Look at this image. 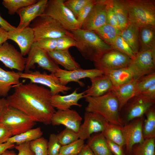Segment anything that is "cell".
Here are the masks:
<instances>
[{"mask_svg":"<svg viewBox=\"0 0 155 155\" xmlns=\"http://www.w3.org/2000/svg\"><path fill=\"white\" fill-rule=\"evenodd\" d=\"M13 86V92L6 98L8 106L21 111L35 122L51 124L56 111L50 102V90L30 82Z\"/></svg>","mask_w":155,"mask_h":155,"instance_id":"6da1fadb","label":"cell"},{"mask_svg":"<svg viewBox=\"0 0 155 155\" xmlns=\"http://www.w3.org/2000/svg\"><path fill=\"white\" fill-rule=\"evenodd\" d=\"M88 103L86 112L98 114L109 123L122 126L118 100L111 91L98 97H84Z\"/></svg>","mask_w":155,"mask_h":155,"instance_id":"7a4b0ae2","label":"cell"},{"mask_svg":"<svg viewBox=\"0 0 155 155\" xmlns=\"http://www.w3.org/2000/svg\"><path fill=\"white\" fill-rule=\"evenodd\" d=\"M71 32L79 43L77 49L86 59L94 62L104 51L112 48L93 31L79 28Z\"/></svg>","mask_w":155,"mask_h":155,"instance_id":"3957f363","label":"cell"},{"mask_svg":"<svg viewBox=\"0 0 155 155\" xmlns=\"http://www.w3.org/2000/svg\"><path fill=\"white\" fill-rule=\"evenodd\" d=\"M130 23L139 28L155 26V0H125Z\"/></svg>","mask_w":155,"mask_h":155,"instance_id":"277c9868","label":"cell"},{"mask_svg":"<svg viewBox=\"0 0 155 155\" xmlns=\"http://www.w3.org/2000/svg\"><path fill=\"white\" fill-rule=\"evenodd\" d=\"M30 27L34 32L35 42L44 38H58L64 36H74L71 32L65 29L56 20L44 14L34 19Z\"/></svg>","mask_w":155,"mask_h":155,"instance_id":"5b68a950","label":"cell"},{"mask_svg":"<svg viewBox=\"0 0 155 155\" xmlns=\"http://www.w3.org/2000/svg\"><path fill=\"white\" fill-rule=\"evenodd\" d=\"M64 1L48 0L44 14L51 17L69 31L80 28L77 18L65 5Z\"/></svg>","mask_w":155,"mask_h":155,"instance_id":"8992f818","label":"cell"},{"mask_svg":"<svg viewBox=\"0 0 155 155\" xmlns=\"http://www.w3.org/2000/svg\"><path fill=\"white\" fill-rule=\"evenodd\" d=\"M36 122L21 111L9 106L0 121V125L6 127L14 136L33 128Z\"/></svg>","mask_w":155,"mask_h":155,"instance_id":"52a82bcc","label":"cell"},{"mask_svg":"<svg viewBox=\"0 0 155 155\" xmlns=\"http://www.w3.org/2000/svg\"><path fill=\"white\" fill-rule=\"evenodd\" d=\"M155 100L139 95L130 99L120 112V117L122 125L137 118L143 117L146 112L154 106Z\"/></svg>","mask_w":155,"mask_h":155,"instance_id":"ba28073f","label":"cell"},{"mask_svg":"<svg viewBox=\"0 0 155 155\" xmlns=\"http://www.w3.org/2000/svg\"><path fill=\"white\" fill-rule=\"evenodd\" d=\"M27 55L26 58L24 72H28L31 69H34L35 64L51 73H55L60 68L49 57L48 53L41 48L36 42L33 44Z\"/></svg>","mask_w":155,"mask_h":155,"instance_id":"9c48e42d","label":"cell"},{"mask_svg":"<svg viewBox=\"0 0 155 155\" xmlns=\"http://www.w3.org/2000/svg\"><path fill=\"white\" fill-rule=\"evenodd\" d=\"M131 61L129 57L112 48L103 52L94 63L95 68L103 72L128 67Z\"/></svg>","mask_w":155,"mask_h":155,"instance_id":"30bf717a","label":"cell"},{"mask_svg":"<svg viewBox=\"0 0 155 155\" xmlns=\"http://www.w3.org/2000/svg\"><path fill=\"white\" fill-rule=\"evenodd\" d=\"M18 72L20 78L28 79L30 80V82L42 84L48 87L50 89L52 96L60 92L65 94L71 89L70 87L62 85L54 73L47 74L45 72L41 73L38 71H30L27 73Z\"/></svg>","mask_w":155,"mask_h":155,"instance_id":"8fae6325","label":"cell"},{"mask_svg":"<svg viewBox=\"0 0 155 155\" xmlns=\"http://www.w3.org/2000/svg\"><path fill=\"white\" fill-rule=\"evenodd\" d=\"M128 67L136 79L155 72V49L139 51Z\"/></svg>","mask_w":155,"mask_h":155,"instance_id":"7c38bea8","label":"cell"},{"mask_svg":"<svg viewBox=\"0 0 155 155\" xmlns=\"http://www.w3.org/2000/svg\"><path fill=\"white\" fill-rule=\"evenodd\" d=\"M109 123L99 114L93 112H85L83 123L77 133L79 138L88 139L93 134L102 133Z\"/></svg>","mask_w":155,"mask_h":155,"instance_id":"4fadbf2b","label":"cell"},{"mask_svg":"<svg viewBox=\"0 0 155 155\" xmlns=\"http://www.w3.org/2000/svg\"><path fill=\"white\" fill-rule=\"evenodd\" d=\"M144 117L135 119L121 127L124 137L125 152L127 155H130L133 147L144 140L142 126Z\"/></svg>","mask_w":155,"mask_h":155,"instance_id":"5bb4252c","label":"cell"},{"mask_svg":"<svg viewBox=\"0 0 155 155\" xmlns=\"http://www.w3.org/2000/svg\"><path fill=\"white\" fill-rule=\"evenodd\" d=\"M0 61L11 69H15L22 72L24 70L26 58L7 41L0 44Z\"/></svg>","mask_w":155,"mask_h":155,"instance_id":"9a60e30c","label":"cell"},{"mask_svg":"<svg viewBox=\"0 0 155 155\" xmlns=\"http://www.w3.org/2000/svg\"><path fill=\"white\" fill-rule=\"evenodd\" d=\"M108 0H96L80 29L94 31L106 23Z\"/></svg>","mask_w":155,"mask_h":155,"instance_id":"2e32d148","label":"cell"},{"mask_svg":"<svg viewBox=\"0 0 155 155\" xmlns=\"http://www.w3.org/2000/svg\"><path fill=\"white\" fill-rule=\"evenodd\" d=\"M59 79L61 84L66 86L69 83L76 82L81 87L84 86V83L80 81L82 79L92 78L104 74L103 72L96 68L83 69L82 68L73 70H67L60 68L54 73Z\"/></svg>","mask_w":155,"mask_h":155,"instance_id":"e0dca14e","label":"cell"},{"mask_svg":"<svg viewBox=\"0 0 155 155\" xmlns=\"http://www.w3.org/2000/svg\"><path fill=\"white\" fill-rule=\"evenodd\" d=\"M82 118L75 110H58L53 114L51 119L53 125H63L66 127L78 133L81 124Z\"/></svg>","mask_w":155,"mask_h":155,"instance_id":"ac0fdd59","label":"cell"},{"mask_svg":"<svg viewBox=\"0 0 155 155\" xmlns=\"http://www.w3.org/2000/svg\"><path fill=\"white\" fill-rule=\"evenodd\" d=\"M48 0H38L35 3L19 9L17 13L20 18V21L16 27L20 30L29 26L36 17L44 14Z\"/></svg>","mask_w":155,"mask_h":155,"instance_id":"d6986e66","label":"cell"},{"mask_svg":"<svg viewBox=\"0 0 155 155\" xmlns=\"http://www.w3.org/2000/svg\"><path fill=\"white\" fill-rule=\"evenodd\" d=\"M8 39L11 40L18 45L23 56L27 55L35 42L34 32L30 26L20 30L8 32Z\"/></svg>","mask_w":155,"mask_h":155,"instance_id":"ffe728a7","label":"cell"},{"mask_svg":"<svg viewBox=\"0 0 155 155\" xmlns=\"http://www.w3.org/2000/svg\"><path fill=\"white\" fill-rule=\"evenodd\" d=\"M78 90L76 88L72 93L66 95L57 94L52 96L50 99L52 105L58 110L62 111L68 110L73 106L81 107L82 105L78 102L80 99L84 98V92L78 93Z\"/></svg>","mask_w":155,"mask_h":155,"instance_id":"44dd1931","label":"cell"},{"mask_svg":"<svg viewBox=\"0 0 155 155\" xmlns=\"http://www.w3.org/2000/svg\"><path fill=\"white\" fill-rule=\"evenodd\" d=\"M90 79L91 84L84 91V98L100 96L111 91L113 87L109 78L104 74Z\"/></svg>","mask_w":155,"mask_h":155,"instance_id":"7402d4cb","label":"cell"},{"mask_svg":"<svg viewBox=\"0 0 155 155\" xmlns=\"http://www.w3.org/2000/svg\"><path fill=\"white\" fill-rule=\"evenodd\" d=\"M137 80L134 78L125 84L113 87L111 90V91L118 100L120 112L128 101L135 96Z\"/></svg>","mask_w":155,"mask_h":155,"instance_id":"603a6c76","label":"cell"},{"mask_svg":"<svg viewBox=\"0 0 155 155\" xmlns=\"http://www.w3.org/2000/svg\"><path fill=\"white\" fill-rule=\"evenodd\" d=\"M52 60L66 70H73L82 68L70 54L69 50H55L47 52Z\"/></svg>","mask_w":155,"mask_h":155,"instance_id":"cb8c5ba5","label":"cell"},{"mask_svg":"<svg viewBox=\"0 0 155 155\" xmlns=\"http://www.w3.org/2000/svg\"><path fill=\"white\" fill-rule=\"evenodd\" d=\"M18 72L6 71L0 67V96L5 98L11 88L21 83Z\"/></svg>","mask_w":155,"mask_h":155,"instance_id":"d4e9b609","label":"cell"},{"mask_svg":"<svg viewBox=\"0 0 155 155\" xmlns=\"http://www.w3.org/2000/svg\"><path fill=\"white\" fill-rule=\"evenodd\" d=\"M88 140L87 144L95 155H113L102 133H94Z\"/></svg>","mask_w":155,"mask_h":155,"instance_id":"484cf974","label":"cell"},{"mask_svg":"<svg viewBox=\"0 0 155 155\" xmlns=\"http://www.w3.org/2000/svg\"><path fill=\"white\" fill-rule=\"evenodd\" d=\"M111 81L113 87L127 83L134 79L133 73L129 67L103 72Z\"/></svg>","mask_w":155,"mask_h":155,"instance_id":"4316f807","label":"cell"},{"mask_svg":"<svg viewBox=\"0 0 155 155\" xmlns=\"http://www.w3.org/2000/svg\"><path fill=\"white\" fill-rule=\"evenodd\" d=\"M139 28L130 23L121 31L120 36L130 46L136 54L139 51Z\"/></svg>","mask_w":155,"mask_h":155,"instance_id":"83f0119b","label":"cell"},{"mask_svg":"<svg viewBox=\"0 0 155 155\" xmlns=\"http://www.w3.org/2000/svg\"><path fill=\"white\" fill-rule=\"evenodd\" d=\"M139 51L155 49V26L139 28Z\"/></svg>","mask_w":155,"mask_h":155,"instance_id":"f1b7e54d","label":"cell"},{"mask_svg":"<svg viewBox=\"0 0 155 155\" xmlns=\"http://www.w3.org/2000/svg\"><path fill=\"white\" fill-rule=\"evenodd\" d=\"M113 6L117 18L119 28L121 31L130 23L125 0H112Z\"/></svg>","mask_w":155,"mask_h":155,"instance_id":"f546056e","label":"cell"},{"mask_svg":"<svg viewBox=\"0 0 155 155\" xmlns=\"http://www.w3.org/2000/svg\"><path fill=\"white\" fill-rule=\"evenodd\" d=\"M93 31L105 42L112 46L117 37L120 35L121 30L106 23Z\"/></svg>","mask_w":155,"mask_h":155,"instance_id":"4dcf8cb0","label":"cell"},{"mask_svg":"<svg viewBox=\"0 0 155 155\" xmlns=\"http://www.w3.org/2000/svg\"><path fill=\"white\" fill-rule=\"evenodd\" d=\"M43 133L40 127L30 129L23 133L13 136L7 141L12 143L18 145L29 142L42 137Z\"/></svg>","mask_w":155,"mask_h":155,"instance_id":"1f68e13d","label":"cell"},{"mask_svg":"<svg viewBox=\"0 0 155 155\" xmlns=\"http://www.w3.org/2000/svg\"><path fill=\"white\" fill-rule=\"evenodd\" d=\"M146 118L144 120L142 133L144 139L155 138V106L145 113Z\"/></svg>","mask_w":155,"mask_h":155,"instance_id":"d6a6232c","label":"cell"},{"mask_svg":"<svg viewBox=\"0 0 155 155\" xmlns=\"http://www.w3.org/2000/svg\"><path fill=\"white\" fill-rule=\"evenodd\" d=\"M121 126L109 123L102 133L106 139L123 148L125 143Z\"/></svg>","mask_w":155,"mask_h":155,"instance_id":"836d02e7","label":"cell"},{"mask_svg":"<svg viewBox=\"0 0 155 155\" xmlns=\"http://www.w3.org/2000/svg\"><path fill=\"white\" fill-rule=\"evenodd\" d=\"M130 155H155V138L146 139L132 148Z\"/></svg>","mask_w":155,"mask_h":155,"instance_id":"e575fe53","label":"cell"},{"mask_svg":"<svg viewBox=\"0 0 155 155\" xmlns=\"http://www.w3.org/2000/svg\"><path fill=\"white\" fill-rule=\"evenodd\" d=\"M38 0H3V5L8 10V14L12 15L20 9L36 3Z\"/></svg>","mask_w":155,"mask_h":155,"instance_id":"d590c367","label":"cell"},{"mask_svg":"<svg viewBox=\"0 0 155 155\" xmlns=\"http://www.w3.org/2000/svg\"><path fill=\"white\" fill-rule=\"evenodd\" d=\"M155 84V72L144 75L137 79L135 96Z\"/></svg>","mask_w":155,"mask_h":155,"instance_id":"8d00e7d4","label":"cell"},{"mask_svg":"<svg viewBox=\"0 0 155 155\" xmlns=\"http://www.w3.org/2000/svg\"><path fill=\"white\" fill-rule=\"evenodd\" d=\"M48 142L41 137L30 142V147L35 155H48Z\"/></svg>","mask_w":155,"mask_h":155,"instance_id":"74e56055","label":"cell"},{"mask_svg":"<svg viewBox=\"0 0 155 155\" xmlns=\"http://www.w3.org/2000/svg\"><path fill=\"white\" fill-rule=\"evenodd\" d=\"M111 46L113 49L126 55L131 59L135 57L136 54L131 48L120 35L117 37Z\"/></svg>","mask_w":155,"mask_h":155,"instance_id":"f35d334b","label":"cell"},{"mask_svg":"<svg viewBox=\"0 0 155 155\" xmlns=\"http://www.w3.org/2000/svg\"><path fill=\"white\" fill-rule=\"evenodd\" d=\"M84 145V140L79 138L69 144L62 146L59 153L64 154L78 155Z\"/></svg>","mask_w":155,"mask_h":155,"instance_id":"ab89813d","label":"cell"},{"mask_svg":"<svg viewBox=\"0 0 155 155\" xmlns=\"http://www.w3.org/2000/svg\"><path fill=\"white\" fill-rule=\"evenodd\" d=\"M57 136L62 146L67 145L79 139L77 133L67 127Z\"/></svg>","mask_w":155,"mask_h":155,"instance_id":"60d3db41","label":"cell"},{"mask_svg":"<svg viewBox=\"0 0 155 155\" xmlns=\"http://www.w3.org/2000/svg\"><path fill=\"white\" fill-rule=\"evenodd\" d=\"M79 43L75 40L74 36H64L57 38V45L55 50H63L69 49L70 47L77 48Z\"/></svg>","mask_w":155,"mask_h":155,"instance_id":"b9f144b4","label":"cell"},{"mask_svg":"<svg viewBox=\"0 0 155 155\" xmlns=\"http://www.w3.org/2000/svg\"><path fill=\"white\" fill-rule=\"evenodd\" d=\"M91 0H65V5L72 12L77 18L80 11Z\"/></svg>","mask_w":155,"mask_h":155,"instance_id":"7bdbcfd3","label":"cell"},{"mask_svg":"<svg viewBox=\"0 0 155 155\" xmlns=\"http://www.w3.org/2000/svg\"><path fill=\"white\" fill-rule=\"evenodd\" d=\"M61 147L57 135L51 133L48 142V155H58L60 153Z\"/></svg>","mask_w":155,"mask_h":155,"instance_id":"ee69618b","label":"cell"},{"mask_svg":"<svg viewBox=\"0 0 155 155\" xmlns=\"http://www.w3.org/2000/svg\"><path fill=\"white\" fill-rule=\"evenodd\" d=\"M38 46L47 52L55 50L57 45V38H44L36 41Z\"/></svg>","mask_w":155,"mask_h":155,"instance_id":"f6af8a7d","label":"cell"},{"mask_svg":"<svg viewBox=\"0 0 155 155\" xmlns=\"http://www.w3.org/2000/svg\"><path fill=\"white\" fill-rule=\"evenodd\" d=\"M96 0H91L90 2L85 5L79 12L76 18L79 27L81 28L84 22L86 19Z\"/></svg>","mask_w":155,"mask_h":155,"instance_id":"bcb514c9","label":"cell"},{"mask_svg":"<svg viewBox=\"0 0 155 155\" xmlns=\"http://www.w3.org/2000/svg\"><path fill=\"white\" fill-rule=\"evenodd\" d=\"M106 23L119 29L118 20L113 6L112 0H108L106 14Z\"/></svg>","mask_w":155,"mask_h":155,"instance_id":"7dc6e473","label":"cell"},{"mask_svg":"<svg viewBox=\"0 0 155 155\" xmlns=\"http://www.w3.org/2000/svg\"><path fill=\"white\" fill-rule=\"evenodd\" d=\"M107 144L113 155H127L123 147L109 140H107Z\"/></svg>","mask_w":155,"mask_h":155,"instance_id":"c3c4849f","label":"cell"},{"mask_svg":"<svg viewBox=\"0 0 155 155\" xmlns=\"http://www.w3.org/2000/svg\"><path fill=\"white\" fill-rule=\"evenodd\" d=\"M29 143L26 142L15 146L14 147L18 152V154L15 155H35L30 149Z\"/></svg>","mask_w":155,"mask_h":155,"instance_id":"681fc988","label":"cell"},{"mask_svg":"<svg viewBox=\"0 0 155 155\" xmlns=\"http://www.w3.org/2000/svg\"><path fill=\"white\" fill-rule=\"evenodd\" d=\"M12 136L11 132L8 128L3 125H0V144L7 142Z\"/></svg>","mask_w":155,"mask_h":155,"instance_id":"f907efd6","label":"cell"},{"mask_svg":"<svg viewBox=\"0 0 155 155\" xmlns=\"http://www.w3.org/2000/svg\"><path fill=\"white\" fill-rule=\"evenodd\" d=\"M137 95H140L151 100H155V84Z\"/></svg>","mask_w":155,"mask_h":155,"instance_id":"816d5d0a","label":"cell"},{"mask_svg":"<svg viewBox=\"0 0 155 155\" xmlns=\"http://www.w3.org/2000/svg\"><path fill=\"white\" fill-rule=\"evenodd\" d=\"M0 27L8 32L16 30V27L9 24L1 16L0 13Z\"/></svg>","mask_w":155,"mask_h":155,"instance_id":"f5cc1de1","label":"cell"},{"mask_svg":"<svg viewBox=\"0 0 155 155\" xmlns=\"http://www.w3.org/2000/svg\"><path fill=\"white\" fill-rule=\"evenodd\" d=\"M8 106L6 98L0 96V121Z\"/></svg>","mask_w":155,"mask_h":155,"instance_id":"db71d44e","label":"cell"},{"mask_svg":"<svg viewBox=\"0 0 155 155\" xmlns=\"http://www.w3.org/2000/svg\"><path fill=\"white\" fill-rule=\"evenodd\" d=\"M15 146L14 144L8 142L0 144V155L4 153L7 149L12 148Z\"/></svg>","mask_w":155,"mask_h":155,"instance_id":"11a10c76","label":"cell"},{"mask_svg":"<svg viewBox=\"0 0 155 155\" xmlns=\"http://www.w3.org/2000/svg\"><path fill=\"white\" fill-rule=\"evenodd\" d=\"M78 155H95L87 144L84 145L82 150Z\"/></svg>","mask_w":155,"mask_h":155,"instance_id":"9f6ffc18","label":"cell"},{"mask_svg":"<svg viewBox=\"0 0 155 155\" xmlns=\"http://www.w3.org/2000/svg\"><path fill=\"white\" fill-rule=\"evenodd\" d=\"M8 32L0 27V44L8 40Z\"/></svg>","mask_w":155,"mask_h":155,"instance_id":"6f0895ef","label":"cell"},{"mask_svg":"<svg viewBox=\"0 0 155 155\" xmlns=\"http://www.w3.org/2000/svg\"><path fill=\"white\" fill-rule=\"evenodd\" d=\"M16 154L15 152L13 150L6 151L4 153L1 155H15Z\"/></svg>","mask_w":155,"mask_h":155,"instance_id":"680465c9","label":"cell"},{"mask_svg":"<svg viewBox=\"0 0 155 155\" xmlns=\"http://www.w3.org/2000/svg\"><path fill=\"white\" fill-rule=\"evenodd\" d=\"M58 155H69V154H64L59 153Z\"/></svg>","mask_w":155,"mask_h":155,"instance_id":"91938a15","label":"cell"}]
</instances>
